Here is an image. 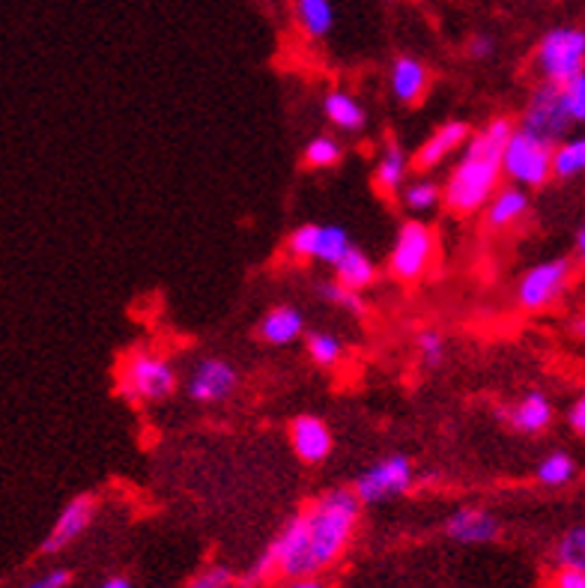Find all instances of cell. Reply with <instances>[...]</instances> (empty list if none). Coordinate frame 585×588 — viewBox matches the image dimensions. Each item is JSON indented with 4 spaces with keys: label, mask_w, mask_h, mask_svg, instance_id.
Returning a JSON list of instances; mask_svg holds the SVG:
<instances>
[{
    "label": "cell",
    "mask_w": 585,
    "mask_h": 588,
    "mask_svg": "<svg viewBox=\"0 0 585 588\" xmlns=\"http://www.w3.org/2000/svg\"><path fill=\"white\" fill-rule=\"evenodd\" d=\"M514 132L516 126L508 117H496L484 129L472 132L460 162L445 183V207L455 215L484 212L499 191V179L505 177L502 153Z\"/></svg>",
    "instance_id": "6da1fadb"
},
{
    "label": "cell",
    "mask_w": 585,
    "mask_h": 588,
    "mask_svg": "<svg viewBox=\"0 0 585 588\" xmlns=\"http://www.w3.org/2000/svg\"><path fill=\"white\" fill-rule=\"evenodd\" d=\"M290 448L296 458L316 466L332 454V430L316 415H296L290 422Z\"/></svg>",
    "instance_id": "4fadbf2b"
},
{
    "label": "cell",
    "mask_w": 585,
    "mask_h": 588,
    "mask_svg": "<svg viewBox=\"0 0 585 588\" xmlns=\"http://www.w3.org/2000/svg\"><path fill=\"white\" fill-rule=\"evenodd\" d=\"M94 517H96L94 496L82 493V496H75V499H70V502L63 505V511L58 514V520H54L51 531L46 535V541H42V547H39V553L42 555L63 553L70 543L78 541L84 531L90 529Z\"/></svg>",
    "instance_id": "8fae6325"
},
{
    "label": "cell",
    "mask_w": 585,
    "mask_h": 588,
    "mask_svg": "<svg viewBox=\"0 0 585 588\" xmlns=\"http://www.w3.org/2000/svg\"><path fill=\"white\" fill-rule=\"evenodd\" d=\"M412 484H415L412 460L407 454H386L356 478L352 490L362 499V505H379V502H388L395 496L410 493Z\"/></svg>",
    "instance_id": "9c48e42d"
},
{
    "label": "cell",
    "mask_w": 585,
    "mask_h": 588,
    "mask_svg": "<svg viewBox=\"0 0 585 588\" xmlns=\"http://www.w3.org/2000/svg\"><path fill=\"white\" fill-rule=\"evenodd\" d=\"M571 126H574V120H571V111L564 105L562 87L550 82L538 84L528 96L526 108H523L520 129H526L528 135H535L540 141H550L559 147Z\"/></svg>",
    "instance_id": "ba28073f"
},
{
    "label": "cell",
    "mask_w": 585,
    "mask_h": 588,
    "mask_svg": "<svg viewBox=\"0 0 585 588\" xmlns=\"http://www.w3.org/2000/svg\"><path fill=\"white\" fill-rule=\"evenodd\" d=\"M535 63L544 82L571 84L585 72V27H552L535 51Z\"/></svg>",
    "instance_id": "5b68a950"
},
{
    "label": "cell",
    "mask_w": 585,
    "mask_h": 588,
    "mask_svg": "<svg viewBox=\"0 0 585 588\" xmlns=\"http://www.w3.org/2000/svg\"><path fill=\"white\" fill-rule=\"evenodd\" d=\"M335 278H338L344 287H350V290H356V293H362V290H368V287L376 282L374 260L368 258L362 248L352 246L350 254H347V258L340 260L338 266H335Z\"/></svg>",
    "instance_id": "44dd1931"
},
{
    "label": "cell",
    "mask_w": 585,
    "mask_h": 588,
    "mask_svg": "<svg viewBox=\"0 0 585 588\" xmlns=\"http://www.w3.org/2000/svg\"><path fill=\"white\" fill-rule=\"evenodd\" d=\"M568 424H571L574 434H580L585 439V391L571 403V410H568Z\"/></svg>",
    "instance_id": "8d00e7d4"
},
{
    "label": "cell",
    "mask_w": 585,
    "mask_h": 588,
    "mask_svg": "<svg viewBox=\"0 0 585 588\" xmlns=\"http://www.w3.org/2000/svg\"><path fill=\"white\" fill-rule=\"evenodd\" d=\"M72 574L66 567H58V571H48L42 577L30 579V583H24L22 588H66L70 586Z\"/></svg>",
    "instance_id": "e575fe53"
},
{
    "label": "cell",
    "mask_w": 585,
    "mask_h": 588,
    "mask_svg": "<svg viewBox=\"0 0 585 588\" xmlns=\"http://www.w3.org/2000/svg\"><path fill=\"white\" fill-rule=\"evenodd\" d=\"M427 84H431V72L424 66L422 60L403 54L391 63V72H388V87H391V96L403 102V105H415L422 102L424 93H427Z\"/></svg>",
    "instance_id": "e0dca14e"
},
{
    "label": "cell",
    "mask_w": 585,
    "mask_h": 588,
    "mask_svg": "<svg viewBox=\"0 0 585 588\" xmlns=\"http://www.w3.org/2000/svg\"><path fill=\"white\" fill-rule=\"evenodd\" d=\"M304 335V317L299 308L278 305L266 311V317L260 320V338L270 347H287L299 341Z\"/></svg>",
    "instance_id": "d6986e66"
},
{
    "label": "cell",
    "mask_w": 585,
    "mask_h": 588,
    "mask_svg": "<svg viewBox=\"0 0 585 588\" xmlns=\"http://www.w3.org/2000/svg\"><path fill=\"white\" fill-rule=\"evenodd\" d=\"M434 258L436 236L431 224H424L422 218H407L398 227L395 246L388 251V272L398 282L415 284L419 278H424V272L431 270Z\"/></svg>",
    "instance_id": "8992f818"
},
{
    "label": "cell",
    "mask_w": 585,
    "mask_h": 588,
    "mask_svg": "<svg viewBox=\"0 0 585 588\" xmlns=\"http://www.w3.org/2000/svg\"><path fill=\"white\" fill-rule=\"evenodd\" d=\"M576 263L571 258H550L535 263L516 284V305L526 311H547L559 305L574 282Z\"/></svg>",
    "instance_id": "52a82bcc"
},
{
    "label": "cell",
    "mask_w": 585,
    "mask_h": 588,
    "mask_svg": "<svg viewBox=\"0 0 585 588\" xmlns=\"http://www.w3.org/2000/svg\"><path fill=\"white\" fill-rule=\"evenodd\" d=\"M304 165L314 167V171H328V167L340 165V159H344V147H340L338 138H332V135H316L311 141L304 143Z\"/></svg>",
    "instance_id": "83f0119b"
},
{
    "label": "cell",
    "mask_w": 585,
    "mask_h": 588,
    "mask_svg": "<svg viewBox=\"0 0 585 588\" xmlns=\"http://www.w3.org/2000/svg\"><path fill=\"white\" fill-rule=\"evenodd\" d=\"M284 588H326V586H323L316 577H299V579H290Z\"/></svg>",
    "instance_id": "f35d334b"
},
{
    "label": "cell",
    "mask_w": 585,
    "mask_h": 588,
    "mask_svg": "<svg viewBox=\"0 0 585 588\" xmlns=\"http://www.w3.org/2000/svg\"><path fill=\"white\" fill-rule=\"evenodd\" d=\"M304 511L308 520V562H311V577L326 571L338 562L344 550L350 547L352 535L359 529L362 517V499L350 487H335L316 496Z\"/></svg>",
    "instance_id": "7a4b0ae2"
},
{
    "label": "cell",
    "mask_w": 585,
    "mask_h": 588,
    "mask_svg": "<svg viewBox=\"0 0 585 588\" xmlns=\"http://www.w3.org/2000/svg\"><path fill=\"white\" fill-rule=\"evenodd\" d=\"M585 174V138H571L556 147V159H552V177L556 179H574Z\"/></svg>",
    "instance_id": "484cf974"
},
{
    "label": "cell",
    "mask_w": 585,
    "mask_h": 588,
    "mask_svg": "<svg viewBox=\"0 0 585 588\" xmlns=\"http://www.w3.org/2000/svg\"><path fill=\"white\" fill-rule=\"evenodd\" d=\"M323 111H326V120L340 132H356L364 129V123H368V114H364L362 102L356 99V96L344 93V90H332V93L323 99Z\"/></svg>",
    "instance_id": "ffe728a7"
},
{
    "label": "cell",
    "mask_w": 585,
    "mask_h": 588,
    "mask_svg": "<svg viewBox=\"0 0 585 588\" xmlns=\"http://www.w3.org/2000/svg\"><path fill=\"white\" fill-rule=\"evenodd\" d=\"M296 18L311 39H323L335 27V7L332 0H296Z\"/></svg>",
    "instance_id": "603a6c76"
},
{
    "label": "cell",
    "mask_w": 585,
    "mask_h": 588,
    "mask_svg": "<svg viewBox=\"0 0 585 588\" xmlns=\"http://www.w3.org/2000/svg\"><path fill=\"white\" fill-rule=\"evenodd\" d=\"M574 248H576V260H580V263H583V266H585V222H583V227L576 230Z\"/></svg>",
    "instance_id": "ab89813d"
},
{
    "label": "cell",
    "mask_w": 585,
    "mask_h": 588,
    "mask_svg": "<svg viewBox=\"0 0 585 588\" xmlns=\"http://www.w3.org/2000/svg\"><path fill=\"white\" fill-rule=\"evenodd\" d=\"M445 535L457 543H487L499 538V520L484 508H460L445 520Z\"/></svg>",
    "instance_id": "9a60e30c"
},
{
    "label": "cell",
    "mask_w": 585,
    "mask_h": 588,
    "mask_svg": "<svg viewBox=\"0 0 585 588\" xmlns=\"http://www.w3.org/2000/svg\"><path fill=\"white\" fill-rule=\"evenodd\" d=\"M316 290H320V296L326 299L328 305L347 311L350 317H364V314H368V302H364V296L350 290V287H344L338 278H335V282H323Z\"/></svg>",
    "instance_id": "f1b7e54d"
},
{
    "label": "cell",
    "mask_w": 585,
    "mask_h": 588,
    "mask_svg": "<svg viewBox=\"0 0 585 588\" xmlns=\"http://www.w3.org/2000/svg\"><path fill=\"white\" fill-rule=\"evenodd\" d=\"M562 93L564 105L571 111V120H574V123H585V72L583 75H576L571 84H564Z\"/></svg>",
    "instance_id": "d6a6232c"
},
{
    "label": "cell",
    "mask_w": 585,
    "mask_h": 588,
    "mask_svg": "<svg viewBox=\"0 0 585 588\" xmlns=\"http://www.w3.org/2000/svg\"><path fill=\"white\" fill-rule=\"evenodd\" d=\"M304 347H308V355L316 367H335L344 355V341L332 331H308L304 335Z\"/></svg>",
    "instance_id": "4316f807"
},
{
    "label": "cell",
    "mask_w": 585,
    "mask_h": 588,
    "mask_svg": "<svg viewBox=\"0 0 585 588\" xmlns=\"http://www.w3.org/2000/svg\"><path fill=\"white\" fill-rule=\"evenodd\" d=\"M400 203L419 218L424 212H434L439 203H445V186L431 177H415L400 191Z\"/></svg>",
    "instance_id": "7402d4cb"
},
{
    "label": "cell",
    "mask_w": 585,
    "mask_h": 588,
    "mask_svg": "<svg viewBox=\"0 0 585 588\" xmlns=\"http://www.w3.org/2000/svg\"><path fill=\"white\" fill-rule=\"evenodd\" d=\"M493 39L490 36H472V39H469V46H466V54L472 60H487L493 54Z\"/></svg>",
    "instance_id": "74e56055"
},
{
    "label": "cell",
    "mask_w": 585,
    "mask_h": 588,
    "mask_svg": "<svg viewBox=\"0 0 585 588\" xmlns=\"http://www.w3.org/2000/svg\"><path fill=\"white\" fill-rule=\"evenodd\" d=\"M552 159H556V143L540 141L516 126L502 153V174L511 186L526 191L540 189L552 179Z\"/></svg>",
    "instance_id": "277c9868"
},
{
    "label": "cell",
    "mask_w": 585,
    "mask_h": 588,
    "mask_svg": "<svg viewBox=\"0 0 585 588\" xmlns=\"http://www.w3.org/2000/svg\"><path fill=\"white\" fill-rule=\"evenodd\" d=\"M99 588H135V586H132L126 577H111V579H105Z\"/></svg>",
    "instance_id": "60d3db41"
},
{
    "label": "cell",
    "mask_w": 585,
    "mask_h": 588,
    "mask_svg": "<svg viewBox=\"0 0 585 588\" xmlns=\"http://www.w3.org/2000/svg\"><path fill=\"white\" fill-rule=\"evenodd\" d=\"M231 583H234V574L227 567H207L186 588H231Z\"/></svg>",
    "instance_id": "836d02e7"
},
{
    "label": "cell",
    "mask_w": 585,
    "mask_h": 588,
    "mask_svg": "<svg viewBox=\"0 0 585 588\" xmlns=\"http://www.w3.org/2000/svg\"><path fill=\"white\" fill-rule=\"evenodd\" d=\"M320 227L323 224H299L287 239L292 258L299 260H314L316 258V242H320Z\"/></svg>",
    "instance_id": "4dcf8cb0"
},
{
    "label": "cell",
    "mask_w": 585,
    "mask_h": 588,
    "mask_svg": "<svg viewBox=\"0 0 585 588\" xmlns=\"http://www.w3.org/2000/svg\"><path fill=\"white\" fill-rule=\"evenodd\" d=\"M576 460L568 454V451H552L547 458L540 460L538 470H535V478L544 487H564L576 478Z\"/></svg>",
    "instance_id": "d4e9b609"
},
{
    "label": "cell",
    "mask_w": 585,
    "mask_h": 588,
    "mask_svg": "<svg viewBox=\"0 0 585 588\" xmlns=\"http://www.w3.org/2000/svg\"><path fill=\"white\" fill-rule=\"evenodd\" d=\"M528 212V191L520 186H502V189L493 195V200L484 207V224L490 230H505V227H514L516 222H523Z\"/></svg>",
    "instance_id": "ac0fdd59"
},
{
    "label": "cell",
    "mask_w": 585,
    "mask_h": 588,
    "mask_svg": "<svg viewBox=\"0 0 585 588\" xmlns=\"http://www.w3.org/2000/svg\"><path fill=\"white\" fill-rule=\"evenodd\" d=\"M415 350L424 367H439L445 359V338L436 329H422L415 335Z\"/></svg>",
    "instance_id": "1f68e13d"
},
{
    "label": "cell",
    "mask_w": 585,
    "mask_h": 588,
    "mask_svg": "<svg viewBox=\"0 0 585 588\" xmlns=\"http://www.w3.org/2000/svg\"><path fill=\"white\" fill-rule=\"evenodd\" d=\"M571 329H574L576 338H580V341L585 343V317H576L574 320V326H571Z\"/></svg>",
    "instance_id": "b9f144b4"
},
{
    "label": "cell",
    "mask_w": 585,
    "mask_h": 588,
    "mask_svg": "<svg viewBox=\"0 0 585 588\" xmlns=\"http://www.w3.org/2000/svg\"><path fill=\"white\" fill-rule=\"evenodd\" d=\"M239 389V374L227 359H200L198 365L191 367V374L186 379V395L195 403H222V400L234 398V391Z\"/></svg>",
    "instance_id": "30bf717a"
},
{
    "label": "cell",
    "mask_w": 585,
    "mask_h": 588,
    "mask_svg": "<svg viewBox=\"0 0 585 588\" xmlns=\"http://www.w3.org/2000/svg\"><path fill=\"white\" fill-rule=\"evenodd\" d=\"M117 389L132 403L167 400L176 391V371L162 355L135 350V353H129L120 362Z\"/></svg>",
    "instance_id": "3957f363"
},
{
    "label": "cell",
    "mask_w": 585,
    "mask_h": 588,
    "mask_svg": "<svg viewBox=\"0 0 585 588\" xmlns=\"http://www.w3.org/2000/svg\"><path fill=\"white\" fill-rule=\"evenodd\" d=\"M552 588H585V571L580 567H559L552 577Z\"/></svg>",
    "instance_id": "d590c367"
},
{
    "label": "cell",
    "mask_w": 585,
    "mask_h": 588,
    "mask_svg": "<svg viewBox=\"0 0 585 588\" xmlns=\"http://www.w3.org/2000/svg\"><path fill=\"white\" fill-rule=\"evenodd\" d=\"M556 562L559 567H580L585 571V526H574L556 543Z\"/></svg>",
    "instance_id": "f546056e"
},
{
    "label": "cell",
    "mask_w": 585,
    "mask_h": 588,
    "mask_svg": "<svg viewBox=\"0 0 585 588\" xmlns=\"http://www.w3.org/2000/svg\"><path fill=\"white\" fill-rule=\"evenodd\" d=\"M502 418L514 427L516 434H544L556 418V410H552V400L544 391L532 389L516 403L505 406Z\"/></svg>",
    "instance_id": "5bb4252c"
},
{
    "label": "cell",
    "mask_w": 585,
    "mask_h": 588,
    "mask_svg": "<svg viewBox=\"0 0 585 588\" xmlns=\"http://www.w3.org/2000/svg\"><path fill=\"white\" fill-rule=\"evenodd\" d=\"M469 138H472V126H469V123H463V120H448V123H443V126L419 147V153L412 155V167L422 171V174L434 171V167L443 165L448 155L463 150Z\"/></svg>",
    "instance_id": "7c38bea8"
},
{
    "label": "cell",
    "mask_w": 585,
    "mask_h": 588,
    "mask_svg": "<svg viewBox=\"0 0 585 588\" xmlns=\"http://www.w3.org/2000/svg\"><path fill=\"white\" fill-rule=\"evenodd\" d=\"M352 251V239L350 234L340 227V224H323L320 227V242H316V258L320 263H326V266H338L340 260L347 258Z\"/></svg>",
    "instance_id": "cb8c5ba5"
},
{
    "label": "cell",
    "mask_w": 585,
    "mask_h": 588,
    "mask_svg": "<svg viewBox=\"0 0 585 588\" xmlns=\"http://www.w3.org/2000/svg\"><path fill=\"white\" fill-rule=\"evenodd\" d=\"M410 167L412 159L407 155V150H403L398 141H388L386 147H383L379 159H376L374 189L379 191L383 198H398L403 186L410 183Z\"/></svg>",
    "instance_id": "2e32d148"
}]
</instances>
